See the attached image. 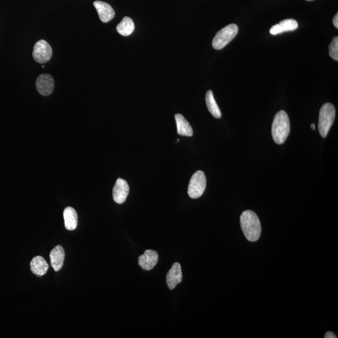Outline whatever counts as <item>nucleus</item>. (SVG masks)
Listing matches in <instances>:
<instances>
[{"instance_id": "obj_3", "label": "nucleus", "mask_w": 338, "mask_h": 338, "mask_svg": "<svg viewBox=\"0 0 338 338\" xmlns=\"http://www.w3.org/2000/svg\"><path fill=\"white\" fill-rule=\"evenodd\" d=\"M336 109L333 105L330 103L324 104L319 111L318 129L321 136L325 138L333 123Z\"/></svg>"}, {"instance_id": "obj_13", "label": "nucleus", "mask_w": 338, "mask_h": 338, "mask_svg": "<svg viewBox=\"0 0 338 338\" xmlns=\"http://www.w3.org/2000/svg\"><path fill=\"white\" fill-rule=\"evenodd\" d=\"M50 261L53 269L59 271L62 269L65 260V251L61 245H57L52 250L50 255Z\"/></svg>"}, {"instance_id": "obj_8", "label": "nucleus", "mask_w": 338, "mask_h": 338, "mask_svg": "<svg viewBox=\"0 0 338 338\" xmlns=\"http://www.w3.org/2000/svg\"><path fill=\"white\" fill-rule=\"evenodd\" d=\"M129 191L128 182L122 179H118L113 189V200L117 204H123L128 196Z\"/></svg>"}, {"instance_id": "obj_2", "label": "nucleus", "mask_w": 338, "mask_h": 338, "mask_svg": "<svg viewBox=\"0 0 338 338\" xmlns=\"http://www.w3.org/2000/svg\"><path fill=\"white\" fill-rule=\"evenodd\" d=\"M289 133L290 121L288 115L285 111H279L274 117L272 125V136L274 142L278 144L284 143Z\"/></svg>"}, {"instance_id": "obj_15", "label": "nucleus", "mask_w": 338, "mask_h": 338, "mask_svg": "<svg viewBox=\"0 0 338 338\" xmlns=\"http://www.w3.org/2000/svg\"><path fill=\"white\" fill-rule=\"evenodd\" d=\"M65 228L69 231H73L76 228L78 224L77 214L73 208L68 207L63 212Z\"/></svg>"}, {"instance_id": "obj_5", "label": "nucleus", "mask_w": 338, "mask_h": 338, "mask_svg": "<svg viewBox=\"0 0 338 338\" xmlns=\"http://www.w3.org/2000/svg\"><path fill=\"white\" fill-rule=\"evenodd\" d=\"M206 187V178L202 171H197L192 176L188 187V194L192 199H197L204 193Z\"/></svg>"}, {"instance_id": "obj_4", "label": "nucleus", "mask_w": 338, "mask_h": 338, "mask_svg": "<svg viewBox=\"0 0 338 338\" xmlns=\"http://www.w3.org/2000/svg\"><path fill=\"white\" fill-rule=\"evenodd\" d=\"M239 28L237 25L230 24L216 34L213 40V48L216 50H221L229 44L238 33Z\"/></svg>"}, {"instance_id": "obj_6", "label": "nucleus", "mask_w": 338, "mask_h": 338, "mask_svg": "<svg viewBox=\"0 0 338 338\" xmlns=\"http://www.w3.org/2000/svg\"><path fill=\"white\" fill-rule=\"evenodd\" d=\"M52 54L51 46L44 39L37 41L34 46L33 57L37 63L48 62L51 59Z\"/></svg>"}, {"instance_id": "obj_12", "label": "nucleus", "mask_w": 338, "mask_h": 338, "mask_svg": "<svg viewBox=\"0 0 338 338\" xmlns=\"http://www.w3.org/2000/svg\"><path fill=\"white\" fill-rule=\"evenodd\" d=\"M298 28V23L294 19H286L281 21L278 24L272 26L270 29V33L273 35H278L286 31H291L297 30Z\"/></svg>"}, {"instance_id": "obj_23", "label": "nucleus", "mask_w": 338, "mask_h": 338, "mask_svg": "<svg viewBox=\"0 0 338 338\" xmlns=\"http://www.w3.org/2000/svg\"><path fill=\"white\" fill-rule=\"evenodd\" d=\"M306 1L311 2V1H313V0H306Z\"/></svg>"}, {"instance_id": "obj_18", "label": "nucleus", "mask_w": 338, "mask_h": 338, "mask_svg": "<svg viewBox=\"0 0 338 338\" xmlns=\"http://www.w3.org/2000/svg\"><path fill=\"white\" fill-rule=\"evenodd\" d=\"M134 30L135 25L133 20L128 17H124L117 26L118 33L124 36L131 35Z\"/></svg>"}, {"instance_id": "obj_16", "label": "nucleus", "mask_w": 338, "mask_h": 338, "mask_svg": "<svg viewBox=\"0 0 338 338\" xmlns=\"http://www.w3.org/2000/svg\"><path fill=\"white\" fill-rule=\"evenodd\" d=\"M178 128V133L182 136L191 137L193 135V130L188 121L181 114H176L175 116Z\"/></svg>"}, {"instance_id": "obj_1", "label": "nucleus", "mask_w": 338, "mask_h": 338, "mask_svg": "<svg viewBox=\"0 0 338 338\" xmlns=\"http://www.w3.org/2000/svg\"><path fill=\"white\" fill-rule=\"evenodd\" d=\"M241 228L245 238L250 242L257 241L261 236V225L260 219L255 213L245 210L240 218Z\"/></svg>"}, {"instance_id": "obj_9", "label": "nucleus", "mask_w": 338, "mask_h": 338, "mask_svg": "<svg viewBox=\"0 0 338 338\" xmlns=\"http://www.w3.org/2000/svg\"><path fill=\"white\" fill-rule=\"evenodd\" d=\"M158 261V255L156 251L147 250L139 258V265L144 270L150 271L156 266Z\"/></svg>"}, {"instance_id": "obj_11", "label": "nucleus", "mask_w": 338, "mask_h": 338, "mask_svg": "<svg viewBox=\"0 0 338 338\" xmlns=\"http://www.w3.org/2000/svg\"><path fill=\"white\" fill-rule=\"evenodd\" d=\"M166 280H167L168 288L171 290L175 288L177 285L181 283L182 280V273L180 264L179 263L174 264L168 272Z\"/></svg>"}, {"instance_id": "obj_17", "label": "nucleus", "mask_w": 338, "mask_h": 338, "mask_svg": "<svg viewBox=\"0 0 338 338\" xmlns=\"http://www.w3.org/2000/svg\"><path fill=\"white\" fill-rule=\"evenodd\" d=\"M206 105L209 112L216 118H220L222 114L220 109L216 103L213 92L208 91L205 96Z\"/></svg>"}, {"instance_id": "obj_14", "label": "nucleus", "mask_w": 338, "mask_h": 338, "mask_svg": "<svg viewBox=\"0 0 338 338\" xmlns=\"http://www.w3.org/2000/svg\"><path fill=\"white\" fill-rule=\"evenodd\" d=\"M30 268L33 274L36 276H41L47 273L49 266L43 257L38 256L31 260Z\"/></svg>"}, {"instance_id": "obj_20", "label": "nucleus", "mask_w": 338, "mask_h": 338, "mask_svg": "<svg viewBox=\"0 0 338 338\" xmlns=\"http://www.w3.org/2000/svg\"><path fill=\"white\" fill-rule=\"evenodd\" d=\"M325 338H336L337 336L331 331L327 332L324 336Z\"/></svg>"}, {"instance_id": "obj_7", "label": "nucleus", "mask_w": 338, "mask_h": 338, "mask_svg": "<svg viewBox=\"0 0 338 338\" xmlns=\"http://www.w3.org/2000/svg\"><path fill=\"white\" fill-rule=\"evenodd\" d=\"M36 87L41 96H49L54 91V78L49 74H42L36 79Z\"/></svg>"}, {"instance_id": "obj_10", "label": "nucleus", "mask_w": 338, "mask_h": 338, "mask_svg": "<svg viewBox=\"0 0 338 338\" xmlns=\"http://www.w3.org/2000/svg\"><path fill=\"white\" fill-rule=\"evenodd\" d=\"M94 5L99 15L100 20L102 22L107 23L112 20L115 17V12L107 3L101 1H96Z\"/></svg>"}, {"instance_id": "obj_22", "label": "nucleus", "mask_w": 338, "mask_h": 338, "mask_svg": "<svg viewBox=\"0 0 338 338\" xmlns=\"http://www.w3.org/2000/svg\"><path fill=\"white\" fill-rule=\"evenodd\" d=\"M311 128L313 129V130H314L315 129V125L314 123L311 124Z\"/></svg>"}, {"instance_id": "obj_19", "label": "nucleus", "mask_w": 338, "mask_h": 338, "mask_svg": "<svg viewBox=\"0 0 338 338\" xmlns=\"http://www.w3.org/2000/svg\"><path fill=\"white\" fill-rule=\"evenodd\" d=\"M329 56L332 59L338 61V37H334L329 46Z\"/></svg>"}, {"instance_id": "obj_21", "label": "nucleus", "mask_w": 338, "mask_h": 338, "mask_svg": "<svg viewBox=\"0 0 338 338\" xmlns=\"http://www.w3.org/2000/svg\"><path fill=\"white\" fill-rule=\"evenodd\" d=\"M332 22H333L335 27L338 28V13H336V15L334 16Z\"/></svg>"}]
</instances>
